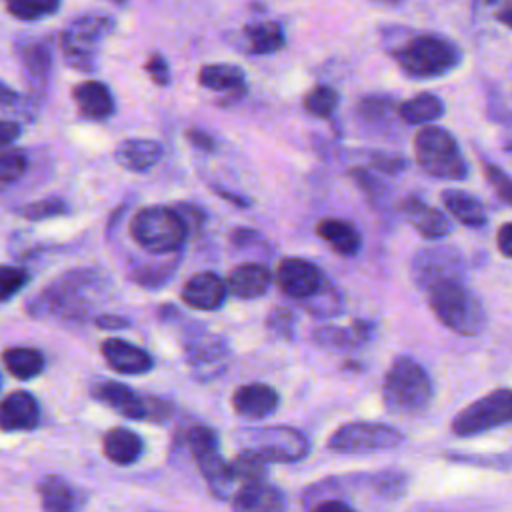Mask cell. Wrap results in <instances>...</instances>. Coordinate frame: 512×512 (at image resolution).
<instances>
[{"instance_id": "8", "label": "cell", "mask_w": 512, "mask_h": 512, "mask_svg": "<svg viewBox=\"0 0 512 512\" xmlns=\"http://www.w3.org/2000/svg\"><path fill=\"white\" fill-rule=\"evenodd\" d=\"M468 272L466 258L454 246H430L416 252L410 264L414 284L430 292L448 282H464Z\"/></svg>"}, {"instance_id": "24", "label": "cell", "mask_w": 512, "mask_h": 512, "mask_svg": "<svg viewBox=\"0 0 512 512\" xmlns=\"http://www.w3.org/2000/svg\"><path fill=\"white\" fill-rule=\"evenodd\" d=\"M232 512H284V496L268 482L244 484L232 496Z\"/></svg>"}, {"instance_id": "29", "label": "cell", "mask_w": 512, "mask_h": 512, "mask_svg": "<svg viewBox=\"0 0 512 512\" xmlns=\"http://www.w3.org/2000/svg\"><path fill=\"white\" fill-rule=\"evenodd\" d=\"M102 452L110 462L118 466H128L138 462L144 452V442L134 430L116 426L104 434Z\"/></svg>"}, {"instance_id": "27", "label": "cell", "mask_w": 512, "mask_h": 512, "mask_svg": "<svg viewBox=\"0 0 512 512\" xmlns=\"http://www.w3.org/2000/svg\"><path fill=\"white\" fill-rule=\"evenodd\" d=\"M372 336V324L366 320H356L348 328L340 326H320L312 330V340L316 346L326 350H354Z\"/></svg>"}, {"instance_id": "41", "label": "cell", "mask_w": 512, "mask_h": 512, "mask_svg": "<svg viewBox=\"0 0 512 512\" xmlns=\"http://www.w3.org/2000/svg\"><path fill=\"white\" fill-rule=\"evenodd\" d=\"M304 306L314 316H322V318L336 316L342 312V296L334 286L324 282V286L312 298L304 300Z\"/></svg>"}, {"instance_id": "32", "label": "cell", "mask_w": 512, "mask_h": 512, "mask_svg": "<svg viewBox=\"0 0 512 512\" xmlns=\"http://www.w3.org/2000/svg\"><path fill=\"white\" fill-rule=\"evenodd\" d=\"M244 38H246L248 50L252 54H258V56L274 54V52L282 50L284 44H286L284 28L278 22H272V20L250 22L244 28Z\"/></svg>"}, {"instance_id": "56", "label": "cell", "mask_w": 512, "mask_h": 512, "mask_svg": "<svg viewBox=\"0 0 512 512\" xmlns=\"http://www.w3.org/2000/svg\"><path fill=\"white\" fill-rule=\"evenodd\" d=\"M496 244H498V250L502 256L512 258V222H506L498 228Z\"/></svg>"}, {"instance_id": "13", "label": "cell", "mask_w": 512, "mask_h": 512, "mask_svg": "<svg viewBox=\"0 0 512 512\" xmlns=\"http://www.w3.org/2000/svg\"><path fill=\"white\" fill-rule=\"evenodd\" d=\"M244 440L250 450L262 454L268 462H298L310 452V442L304 432L290 426L244 430Z\"/></svg>"}, {"instance_id": "26", "label": "cell", "mask_w": 512, "mask_h": 512, "mask_svg": "<svg viewBox=\"0 0 512 512\" xmlns=\"http://www.w3.org/2000/svg\"><path fill=\"white\" fill-rule=\"evenodd\" d=\"M162 158V146L146 138H130L116 146L114 160L128 172H148Z\"/></svg>"}, {"instance_id": "25", "label": "cell", "mask_w": 512, "mask_h": 512, "mask_svg": "<svg viewBox=\"0 0 512 512\" xmlns=\"http://www.w3.org/2000/svg\"><path fill=\"white\" fill-rule=\"evenodd\" d=\"M228 292L240 300H254L268 292L272 274L262 264H240L226 278Z\"/></svg>"}, {"instance_id": "23", "label": "cell", "mask_w": 512, "mask_h": 512, "mask_svg": "<svg viewBox=\"0 0 512 512\" xmlns=\"http://www.w3.org/2000/svg\"><path fill=\"white\" fill-rule=\"evenodd\" d=\"M42 512H80L84 496L66 478L50 474L38 484Z\"/></svg>"}, {"instance_id": "14", "label": "cell", "mask_w": 512, "mask_h": 512, "mask_svg": "<svg viewBox=\"0 0 512 512\" xmlns=\"http://www.w3.org/2000/svg\"><path fill=\"white\" fill-rule=\"evenodd\" d=\"M184 358L196 380H214L230 364L228 342L212 332H190L184 338Z\"/></svg>"}, {"instance_id": "58", "label": "cell", "mask_w": 512, "mask_h": 512, "mask_svg": "<svg viewBox=\"0 0 512 512\" xmlns=\"http://www.w3.org/2000/svg\"><path fill=\"white\" fill-rule=\"evenodd\" d=\"M494 20L512 30V2L500 6L498 10H494Z\"/></svg>"}, {"instance_id": "54", "label": "cell", "mask_w": 512, "mask_h": 512, "mask_svg": "<svg viewBox=\"0 0 512 512\" xmlns=\"http://www.w3.org/2000/svg\"><path fill=\"white\" fill-rule=\"evenodd\" d=\"M20 132H22V128H20V124L16 122V120H2L0 122V144H2V148H6V146H10L12 142H16L18 140V136H20Z\"/></svg>"}, {"instance_id": "5", "label": "cell", "mask_w": 512, "mask_h": 512, "mask_svg": "<svg viewBox=\"0 0 512 512\" xmlns=\"http://www.w3.org/2000/svg\"><path fill=\"white\" fill-rule=\"evenodd\" d=\"M434 316L460 336H476L486 326V312L480 298L466 282H448L428 292Z\"/></svg>"}, {"instance_id": "20", "label": "cell", "mask_w": 512, "mask_h": 512, "mask_svg": "<svg viewBox=\"0 0 512 512\" xmlns=\"http://www.w3.org/2000/svg\"><path fill=\"white\" fill-rule=\"evenodd\" d=\"M402 214L406 222L426 240H440L450 234V220L434 206L426 204L416 196H408L402 202Z\"/></svg>"}, {"instance_id": "21", "label": "cell", "mask_w": 512, "mask_h": 512, "mask_svg": "<svg viewBox=\"0 0 512 512\" xmlns=\"http://www.w3.org/2000/svg\"><path fill=\"white\" fill-rule=\"evenodd\" d=\"M232 408L244 418H266L278 408V392L262 382H248L234 390Z\"/></svg>"}, {"instance_id": "19", "label": "cell", "mask_w": 512, "mask_h": 512, "mask_svg": "<svg viewBox=\"0 0 512 512\" xmlns=\"http://www.w3.org/2000/svg\"><path fill=\"white\" fill-rule=\"evenodd\" d=\"M40 424L38 400L26 390H14L4 396L0 406V426L4 432L34 430Z\"/></svg>"}, {"instance_id": "6", "label": "cell", "mask_w": 512, "mask_h": 512, "mask_svg": "<svg viewBox=\"0 0 512 512\" xmlns=\"http://www.w3.org/2000/svg\"><path fill=\"white\" fill-rule=\"evenodd\" d=\"M414 156L418 166L440 180L468 178V162L460 152L456 138L440 126H424L414 136Z\"/></svg>"}, {"instance_id": "4", "label": "cell", "mask_w": 512, "mask_h": 512, "mask_svg": "<svg viewBox=\"0 0 512 512\" xmlns=\"http://www.w3.org/2000/svg\"><path fill=\"white\" fill-rule=\"evenodd\" d=\"M128 230L140 248L156 256L178 252L190 232L174 206H146L136 210Z\"/></svg>"}, {"instance_id": "47", "label": "cell", "mask_w": 512, "mask_h": 512, "mask_svg": "<svg viewBox=\"0 0 512 512\" xmlns=\"http://www.w3.org/2000/svg\"><path fill=\"white\" fill-rule=\"evenodd\" d=\"M146 74L156 86H168L170 84V68L162 54H150V58L144 64Z\"/></svg>"}, {"instance_id": "57", "label": "cell", "mask_w": 512, "mask_h": 512, "mask_svg": "<svg viewBox=\"0 0 512 512\" xmlns=\"http://www.w3.org/2000/svg\"><path fill=\"white\" fill-rule=\"evenodd\" d=\"M312 512H356V510H354L350 504H346L344 500L328 498V500L318 502Z\"/></svg>"}, {"instance_id": "15", "label": "cell", "mask_w": 512, "mask_h": 512, "mask_svg": "<svg viewBox=\"0 0 512 512\" xmlns=\"http://www.w3.org/2000/svg\"><path fill=\"white\" fill-rule=\"evenodd\" d=\"M14 54L18 58L26 86L38 94L46 88L52 68V44L46 36L14 38Z\"/></svg>"}, {"instance_id": "59", "label": "cell", "mask_w": 512, "mask_h": 512, "mask_svg": "<svg viewBox=\"0 0 512 512\" xmlns=\"http://www.w3.org/2000/svg\"><path fill=\"white\" fill-rule=\"evenodd\" d=\"M512 0H474V10H484V8H494V6H504V4H510ZM496 8V10H498Z\"/></svg>"}, {"instance_id": "38", "label": "cell", "mask_w": 512, "mask_h": 512, "mask_svg": "<svg viewBox=\"0 0 512 512\" xmlns=\"http://www.w3.org/2000/svg\"><path fill=\"white\" fill-rule=\"evenodd\" d=\"M14 212L20 218H26V220H32V222H40V220H50V218H58V216L68 214L70 206L60 196H48V198H42V200H36V202H28V204L16 206Z\"/></svg>"}, {"instance_id": "49", "label": "cell", "mask_w": 512, "mask_h": 512, "mask_svg": "<svg viewBox=\"0 0 512 512\" xmlns=\"http://www.w3.org/2000/svg\"><path fill=\"white\" fill-rule=\"evenodd\" d=\"M350 176L356 180V184L360 186V190L370 198V200H378L382 196V182L378 178H374L368 170H360V168H354L350 172Z\"/></svg>"}, {"instance_id": "22", "label": "cell", "mask_w": 512, "mask_h": 512, "mask_svg": "<svg viewBox=\"0 0 512 512\" xmlns=\"http://www.w3.org/2000/svg\"><path fill=\"white\" fill-rule=\"evenodd\" d=\"M78 112L88 120H106L114 114V96L104 82L84 80L72 88Z\"/></svg>"}, {"instance_id": "11", "label": "cell", "mask_w": 512, "mask_h": 512, "mask_svg": "<svg viewBox=\"0 0 512 512\" xmlns=\"http://www.w3.org/2000/svg\"><path fill=\"white\" fill-rule=\"evenodd\" d=\"M186 444L210 490L218 498H224L228 486L234 480L230 474V462H226L220 454V440L216 430L206 424H196L186 432Z\"/></svg>"}, {"instance_id": "42", "label": "cell", "mask_w": 512, "mask_h": 512, "mask_svg": "<svg viewBox=\"0 0 512 512\" xmlns=\"http://www.w3.org/2000/svg\"><path fill=\"white\" fill-rule=\"evenodd\" d=\"M480 164H482L484 178L490 184V188L494 190V194L498 196V200L512 206V176L506 174L498 164L486 160L484 156H480Z\"/></svg>"}, {"instance_id": "1", "label": "cell", "mask_w": 512, "mask_h": 512, "mask_svg": "<svg viewBox=\"0 0 512 512\" xmlns=\"http://www.w3.org/2000/svg\"><path fill=\"white\" fill-rule=\"evenodd\" d=\"M110 278L98 268H72L56 276L26 300L32 318L58 322H84L94 306L106 298Z\"/></svg>"}, {"instance_id": "43", "label": "cell", "mask_w": 512, "mask_h": 512, "mask_svg": "<svg viewBox=\"0 0 512 512\" xmlns=\"http://www.w3.org/2000/svg\"><path fill=\"white\" fill-rule=\"evenodd\" d=\"M370 484L382 498H400L406 492L408 476L398 470H386L370 476Z\"/></svg>"}, {"instance_id": "12", "label": "cell", "mask_w": 512, "mask_h": 512, "mask_svg": "<svg viewBox=\"0 0 512 512\" xmlns=\"http://www.w3.org/2000/svg\"><path fill=\"white\" fill-rule=\"evenodd\" d=\"M92 396L100 404L132 420H166L170 414L168 402L152 396H142L130 386L116 380L96 382L92 386Z\"/></svg>"}, {"instance_id": "28", "label": "cell", "mask_w": 512, "mask_h": 512, "mask_svg": "<svg viewBox=\"0 0 512 512\" xmlns=\"http://www.w3.org/2000/svg\"><path fill=\"white\" fill-rule=\"evenodd\" d=\"M440 200L444 208L450 212V216H454V220H458L462 226H468V228L486 226L488 222L486 210L482 202L470 192H464L460 188H444L440 192Z\"/></svg>"}, {"instance_id": "3", "label": "cell", "mask_w": 512, "mask_h": 512, "mask_svg": "<svg viewBox=\"0 0 512 512\" xmlns=\"http://www.w3.org/2000/svg\"><path fill=\"white\" fill-rule=\"evenodd\" d=\"M382 400L392 414L416 416L432 400V380L416 360L398 356L384 376Z\"/></svg>"}, {"instance_id": "48", "label": "cell", "mask_w": 512, "mask_h": 512, "mask_svg": "<svg viewBox=\"0 0 512 512\" xmlns=\"http://www.w3.org/2000/svg\"><path fill=\"white\" fill-rule=\"evenodd\" d=\"M372 166L384 174H398L406 168V160L398 154H390V152H376L370 158Z\"/></svg>"}, {"instance_id": "50", "label": "cell", "mask_w": 512, "mask_h": 512, "mask_svg": "<svg viewBox=\"0 0 512 512\" xmlns=\"http://www.w3.org/2000/svg\"><path fill=\"white\" fill-rule=\"evenodd\" d=\"M230 244L238 250H246L250 246H256V248H266V242L264 238L252 230V228H234L230 232Z\"/></svg>"}, {"instance_id": "39", "label": "cell", "mask_w": 512, "mask_h": 512, "mask_svg": "<svg viewBox=\"0 0 512 512\" xmlns=\"http://www.w3.org/2000/svg\"><path fill=\"white\" fill-rule=\"evenodd\" d=\"M10 16L22 22L42 20L60 8V0H4Z\"/></svg>"}, {"instance_id": "46", "label": "cell", "mask_w": 512, "mask_h": 512, "mask_svg": "<svg viewBox=\"0 0 512 512\" xmlns=\"http://www.w3.org/2000/svg\"><path fill=\"white\" fill-rule=\"evenodd\" d=\"M28 280H30V274L26 268L16 266V264H2V268H0V298H2V302H8L16 292H20Z\"/></svg>"}, {"instance_id": "2", "label": "cell", "mask_w": 512, "mask_h": 512, "mask_svg": "<svg viewBox=\"0 0 512 512\" xmlns=\"http://www.w3.org/2000/svg\"><path fill=\"white\" fill-rule=\"evenodd\" d=\"M390 54L404 76L412 80H430L450 74L462 64V48L442 36L430 32H416L400 38Z\"/></svg>"}, {"instance_id": "18", "label": "cell", "mask_w": 512, "mask_h": 512, "mask_svg": "<svg viewBox=\"0 0 512 512\" xmlns=\"http://www.w3.org/2000/svg\"><path fill=\"white\" fill-rule=\"evenodd\" d=\"M100 354L106 364L118 374L138 376L146 374L154 368V358L140 346L122 340V338H106L100 344Z\"/></svg>"}, {"instance_id": "45", "label": "cell", "mask_w": 512, "mask_h": 512, "mask_svg": "<svg viewBox=\"0 0 512 512\" xmlns=\"http://www.w3.org/2000/svg\"><path fill=\"white\" fill-rule=\"evenodd\" d=\"M296 314L292 308L286 306H278L274 308L268 318H266V328L274 338H282V340H292L294 332H296Z\"/></svg>"}, {"instance_id": "60", "label": "cell", "mask_w": 512, "mask_h": 512, "mask_svg": "<svg viewBox=\"0 0 512 512\" xmlns=\"http://www.w3.org/2000/svg\"><path fill=\"white\" fill-rule=\"evenodd\" d=\"M114 2H120V0H114Z\"/></svg>"}, {"instance_id": "30", "label": "cell", "mask_w": 512, "mask_h": 512, "mask_svg": "<svg viewBox=\"0 0 512 512\" xmlns=\"http://www.w3.org/2000/svg\"><path fill=\"white\" fill-rule=\"evenodd\" d=\"M316 234L340 256H354L362 244L360 232L350 222L338 218L320 220Z\"/></svg>"}, {"instance_id": "9", "label": "cell", "mask_w": 512, "mask_h": 512, "mask_svg": "<svg viewBox=\"0 0 512 512\" xmlns=\"http://www.w3.org/2000/svg\"><path fill=\"white\" fill-rule=\"evenodd\" d=\"M510 422H512V390L498 388L480 396L478 400L468 404L464 410H460L454 416L450 428L456 436L468 438Z\"/></svg>"}, {"instance_id": "17", "label": "cell", "mask_w": 512, "mask_h": 512, "mask_svg": "<svg viewBox=\"0 0 512 512\" xmlns=\"http://www.w3.org/2000/svg\"><path fill=\"white\" fill-rule=\"evenodd\" d=\"M228 296V284L216 272H198L190 276L182 290L180 298L186 306L194 310H218Z\"/></svg>"}, {"instance_id": "33", "label": "cell", "mask_w": 512, "mask_h": 512, "mask_svg": "<svg viewBox=\"0 0 512 512\" xmlns=\"http://www.w3.org/2000/svg\"><path fill=\"white\" fill-rule=\"evenodd\" d=\"M198 84L218 92L242 94L246 90L244 70L234 64H204L198 70Z\"/></svg>"}, {"instance_id": "34", "label": "cell", "mask_w": 512, "mask_h": 512, "mask_svg": "<svg viewBox=\"0 0 512 512\" xmlns=\"http://www.w3.org/2000/svg\"><path fill=\"white\" fill-rule=\"evenodd\" d=\"M4 368L18 380H32L44 370V354L38 348L14 346L2 352Z\"/></svg>"}, {"instance_id": "35", "label": "cell", "mask_w": 512, "mask_h": 512, "mask_svg": "<svg viewBox=\"0 0 512 512\" xmlns=\"http://www.w3.org/2000/svg\"><path fill=\"white\" fill-rule=\"evenodd\" d=\"M230 474H232V480H240L242 484L266 482L268 460L256 450L246 448L230 460Z\"/></svg>"}, {"instance_id": "31", "label": "cell", "mask_w": 512, "mask_h": 512, "mask_svg": "<svg viewBox=\"0 0 512 512\" xmlns=\"http://www.w3.org/2000/svg\"><path fill=\"white\" fill-rule=\"evenodd\" d=\"M396 112H398V118L404 120L406 124L430 126L432 122H436L444 116L446 106L436 94L422 92V94H416V96L400 102Z\"/></svg>"}, {"instance_id": "7", "label": "cell", "mask_w": 512, "mask_h": 512, "mask_svg": "<svg viewBox=\"0 0 512 512\" xmlns=\"http://www.w3.org/2000/svg\"><path fill=\"white\" fill-rule=\"evenodd\" d=\"M114 30V20L104 14H84L74 18L60 36L62 56L68 68L82 74L96 70V56L102 40Z\"/></svg>"}, {"instance_id": "53", "label": "cell", "mask_w": 512, "mask_h": 512, "mask_svg": "<svg viewBox=\"0 0 512 512\" xmlns=\"http://www.w3.org/2000/svg\"><path fill=\"white\" fill-rule=\"evenodd\" d=\"M94 324L102 330H124L130 326V320L120 314H100L94 318Z\"/></svg>"}, {"instance_id": "51", "label": "cell", "mask_w": 512, "mask_h": 512, "mask_svg": "<svg viewBox=\"0 0 512 512\" xmlns=\"http://www.w3.org/2000/svg\"><path fill=\"white\" fill-rule=\"evenodd\" d=\"M174 210L180 214V218L184 220V224L188 226V230H200L204 220H206V214L194 206V204H188V202H178L174 206Z\"/></svg>"}, {"instance_id": "36", "label": "cell", "mask_w": 512, "mask_h": 512, "mask_svg": "<svg viewBox=\"0 0 512 512\" xmlns=\"http://www.w3.org/2000/svg\"><path fill=\"white\" fill-rule=\"evenodd\" d=\"M394 104H396V100L388 94H370L358 102L356 110L364 124H368L370 128L384 130L390 126Z\"/></svg>"}, {"instance_id": "10", "label": "cell", "mask_w": 512, "mask_h": 512, "mask_svg": "<svg viewBox=\"0 0 512 512\" xmlns=\"http://www.w3.org/2000/svg\"><path fill=\"white\" fill-rule=\"evenodd\" d=\"M404 442L398 428L384 422H348L332 432L328 448L338 454H374L392 450Z\"/></svg>"}, {"instance_id": "16", "label": "cell", "mask_w": 512, "mask_h": 512, "mask_svg": "<svg viewBox=\"0 0 512 512\" xmlns=\"http://www.w3.org/2000/svg\"><path fill=\"white\" fill-rule=\"evenodd\" d=\"M276 284L286 296L304 302L324 286V276L312 262L292 256L280 260L276 268Z\"/></svg>"}, {"instance_id": "40", "label": "cell", "mask_w": 512, "mask_h": 512, "mask_svg": "<svg viewBox=\"0 0 512 512\" xmlns=\"http://www.w3.org/2000/svg\"><path fill=\"white\" fill-rule=\"evenodd\" d=\"M340 96L334 88L326 86V84H318L314 86L306 96H304V108L308 114L318 116V118H328L332 116V112L338 108Z\"/></svg>"}, {"instance_id": "44", "label": "cell", "mask_w": 512, "mask_h": 512, "mask_svg": "<svg viewBox=\"0 0 512 512\" xmlns=\"http://www.w3.org/2000/svg\"><path fill=\"white\" fill-rule=\"evenodd\" d=\"M28 168V158L20 150L4 148L0 156V184L2 188L10 186L12 182L20 180Z\"/></svg>"}, {"instance_id": "55", "label": "cell", "mask_w": 512, "mask_h": 512, "mask_svg": "<svg viewBox=\"0 0 512 512\" xmlns=\"http://www.w3.org/2000/svg\"><path fill=\"white\" fill-rule=\"evenodd\" d=\"M210 188H212V192H214L216 196L224 198L226 202H230V204L236 206V208H248V206H250V200H248L246 196L238 194V192H232V190H228V188H224V186H218V184H210Z\"/></svg>"}, {"instance_id": "37", "label": "cell", "mask_w": 512, "mask_h": 512, "mask_svg": "<svg viewBox=\"0 0 512 512\" xmlns=\"http://www.w3.org/2000/svg\"><path fill=\"white\" fill-rule=\"evenodd\" d=\"M178 268V260L176 258H166L160 262H144V264H136L130 272V278L144 288H160L164 286L174 270Z\"/></svg>"}, {"instance_id": "52", "label": "cell", "mask_w": 512, "mask_h": 512, "mask_svg": "<svg viewBox=\"0 0 512 512\" xmlns=\"http://www.w3.org/2000/svg\"><path fill=\"white\" fill-rule=\"evenodd\" d=\"M186 140H188L194 148H198V150H202V152H214V150H216V140H214L208 132H204V130H200V128L188 130V132H186Z\"/></svg>"}]
</instances>
